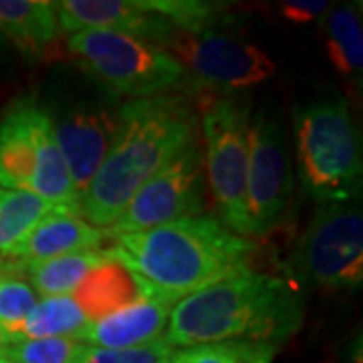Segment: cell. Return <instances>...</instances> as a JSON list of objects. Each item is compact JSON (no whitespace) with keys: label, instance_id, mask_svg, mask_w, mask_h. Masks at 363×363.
<instances>
[{"label":"cell","instance_id":"83f0119b","mask_svg":"<svg viewBox=\"0 0 363 363\" xmlns=\"http://www.w3.org/2000/svg\"><path fill=\"white\" fill-rule=\"evenodd\" d=\"M329 9L331 4L327 0H286V2H281L279 11L289 23L305 25V23L323 18Z\"/></svg>","mask_w":363,"mask_h":363},{"label":"cell","instance_id":"cb8c5ba5","mask_svg":"<svg viewBox=\"0 0 363 363\" xmlns=\"http://www.w3.org/2000/svg\"><path fill=\"white\" fill-rule=\"evenodd\" d=\"M87 343L75 337L23 339L9 343L2 357L6 363H81Z\"/></svg>","mask_w":363,"mask_h":363},{"label":"cell","instance_id":"d4e9b609","mask_svg":"<svg viewBox=\"0 0 363 363\" xmlns=\"http://www.w3.org/2000/svg\"><path fill=\"white\" fill-rule=\"evenodd\" d=\"M37 301L39 295L21 274L0 271V327L11 343L16 341L21 327Z\"/></svg>","mask_w":363,"mask_h":363},{"label":"cell","instance_id":"5b68a950","mask_svg":"<svg viewBox=\"0 0 363 363\" xmlns=\"http://www.w3.org/2000/svg\"><path fill=\"white\" fill-rule=\"evenodd\" d=\"M67 51L113 99H147L192 85L172 52L128 33L79 30L69 35Z\"/></svg>","mask_w":363,"mask_h":363},{"label":"cell","instance_id":"ba28073f","mask_svg":"<svg viewBox=\"0 0 363 363\" xmlns=\"http://www.w3.org/2000/svg\"><path fill=\"white\" fill-rule=\"evenodd\" d=\"M164 49L180 61L192 85L210 95H236L277 73L274 61L260 47L216 28L204 33L174 28Z\"/></svg>","mask_w":363,"mask_h":363},{"label":"cell","instance_id":"ac0fdd59","mask_svg":"<svg viewBox=\"0 0 363 363\" xmlns=\"http://www.w3.org/2000/svg\"><path fill=\"white\" fill-rule=\"evenodd\" d=\"M35 169L37 154L25 99L16 101L0 119V188L30 192Z\"/></svg>","mask_w":363,"mask_h":363},{"label":"cell","instance_id":"f1b7e54d","mask_svg":"<svg viewBox=\"0 0 363 363\" xmlns=\"http://www.w3.org/2000/svg\"><path fill=\"white\" fill-rule=\"evenodd\" d=\"M9 337H6V333L2 331V327H0V357H2V353H4V350L9 347Z\"/></svg>","mask_w":363,"mask_h":363},{"label":"cell","instance_id":"44dd1931","mask_svg":"<svg viewBox=\"0 0 363 363\" xmlns=\"http://www.w3.org/2000/svg\"><path fill=\"white\" fill-rule=\"evenodd\" d=\"M55 206L28 190L0 188V257L6 260L13 250Z\"/></svg>","mask_w":363,"mask_h":363},{"label":"cell","instance_id":"52a82bcc","mask_svg":"<svg viewBox=\"0 0 363 363\" xmlns=\"http://www.w3.org/2000/svg\"><path fill=\"white\" fill-rule=\"evenodd\" d=\"M293 274L319 291H357L363 283V210L359 200L321 202L293 252Z\"/></svg>","mask_w":363,"mask_h":363},{"label":"cell","instance_id":"9c48e42d","mask_svg":"<svg viewBox=\"0 0 363 363\" xmlns=\"http://www.w3.org/2000/svg\"><path fill=\"white\" fill-rule=\"evenodd\" d=\"M206 188L204 157L198 135L133 194L119 218L107 228V234L113 238L204 214Z\"/></svg>","mask_w":363,"mask_h":363},{"label":"cell","instance_id":"8fae6325","mask_svg":"<svg viewBox=\"0 0 363 363\" xmlns=\"http://www.w3.org/2000/svg\"><path fill=\"white\" fill-rule=\"evenodd\" d=\"M49 109V107H47ZM52 133L63 154L77 194L89 186L116 140L119 130V107L107 101L85 99L65 111L49 109Z\"/></svg>","mask_w":363,"mask_h":363},{"label":"cell","instance_id":"e0dca14e","mask_svg":"<svg viewBox=\"0 0 363 363\" xmlns=\"http://www.w3.org/2000/svg\"><path fill=\"white\" fill-rule=\"evenodd\" d=\"M0 33L26 55H40L59 39L57 2L0 0Z\"/></svg>","mask_w":363,"mask_h":363},{"label":"cell","instance_id":"7402d4cb","mask_svg":"<svg viewBox=\"0 0 363 363\" xmlns=\"http://www.w3.org/2000/svg\"><path fill=\"white\" fill-rule=\"evenodd\" d=\"M87 323H89V319L79 307L73 295L39 297L37 305L28 313V317L21 327L16 341L47 337L79 339Z\"/></svg>","mask_w":363,"mask_h":363},{"label":"cell","instance_id":"f546056e","mask_svg":"<svg viewBox=\"0 0 363 363\" xmlns=\"http://www.w3.org/2000/svg\"><path fill=\"white\" fill-rule=\"evenodd\" d=\"M0 363H6V362H4V357H0Z\"/></svg>","mask_w":363,"mask_h":363},{"label":"cell","instance_id":"d6986e66","mask_svg":"<svg viewBox=\"0 0 363 363\" xmlns=\"http://www.w3.org/2000/svg\"><path fill=\"white\" fill-rule=\"evenodd\" d=\"M321 25L327 40V52L335 71L359 89L363 73L362 4L350 2L329 9L321 18Z\"/></svg>","mask_w":363,"mask_h":363},{"label":"cell","instance_id":"9a60e30c","mask_svg":"<svg viewBox=\"0 0 363 363\" xmlns=\"http://www.w3.org/2000/svg\"><path fill=\"white\" fill-rule=\"evenodd\" d=\"M156 295L162 293L152 289L138 272L131 271L125 262L109 252V248H105L104 260L91 269L73 293V298L87 315V319L95 321Z\"/></svg>","mask_w":363,"mask_h":363},{"label":"cell","instance_id":"6da1fadb","mask_svg":"<svg viewBox=\"0 0 363 363\" xmlns=\"http://www.w3.org/2000/svg\"><path fill=\"white\" fill-rule=\"evenodd\" d=\"M198 135V105L186 95L168 93L119 105L116 140L79 196V216L107 230L143 184Z\"/></svg>","mask_w":363,"mask_h":363},{"label":"cell","instance_id":"30bf717a","mask_svg":"<svg viewBox=\"0 0 363 363\" xmlns=\"http://www.w3.org/2000/svg\"><path fill=\"white\" fill-rule=\"evenodd\" d=\"M295 184L291 145L283 123L262 109L250 119L247 208L250 240L262 238L283 222Z\"/></svg>","mask_w":363,"mask_h":363},{"label":"cell","instance_id":"7a4b0ae2","mask_svg":"<svg viewBox=\"0 0 363 363\" xmlns=\"http://www.w3.org/2000/svg\"><path fill=\"white\" fill-rule=\"evenodd\" d=\"M305 319V298L289 281L248 267L182 297L164 337L176 350L252 341L279 347Z\"/></svg>","mask_w":363,"mask_h":363},{"label":"cell","instance_id":"3957f363","mask_svg":"<svg viewBox=\"0 0 363 363\" xmlns=\"http://www.w3.org/2000/svg\"><path fill=\"white\" fill-rule=\"evenodd\" d=\"M109 252L157 293L178 298L248 269L257 242L233 233L214 214H198L150 230L113 236Z\"/></svg>","mask_w":363,"mask_h":363},{"label":"cell","instance_id":"ffe728a7","mask_svg":"<svg viewBox=\"0 0 363 363\" xmlns=\"http://www.w3.org/2000/svg\"><path fill=\"white\" fill-rule=\"evenodd\" d=\"M105 257L104 250L91 252H75L65 257H55L40 262H25V264H4L0 271L21 274L28 285L35 289L39 297H59L73 295L83 279L95 269Z\"/></svg>","mask_w":363,"mask_h":363},{"label":"cell","instance_id":"4316f807","mask_svg":"<svg viewBox=\"0 0 363 363\" xmlns=\"http://www.w3.org/2000/svg\"><path fill=\"white\" fill-rule=\"evenodd\" d=\"M176 351L178 350L169 345L166 337L123 350H101L87 345L81 363H172Z\"/></svg>","mask_w":363,"mask_h":363},{"label":"cell","instance_id":"2e32d148","mask_svg":"<svg viewBox=\"0 0 363 363\" xmlns=\"http://www.w3.org/2000/svg\"><path fill=\"white\" fill-rule=\"evenodd\" d=\"M28 123L37 154V169L30 192L59 210L79 214V194L59 150V143L55 140L49 109L28 99Z\"/></svg>","mask_w":363,"mask_h":363},{"label":"cell","instance_id":"484cf974","mask_svg":"<svg viewBox=\"0 0 363 363\" xmlns=\"http://www.w3.org/2000/svg\"><path fill=\"white\" fill-rule=\"evenodd\" d=\"M143 4L186 33H204L214 28L222 13L220 6L200 0H143Z\"/></svg>","mask_w":363,"mask_h":363},{"label":"cell","instance_id":"7c38bea8","mask_svg":"<svg viewBox=\"0 0 363 363\" xmlns=\"http://www.w3.org/2000/svg\"><path fill=\"white\" fill-rule=\"evenodd\" d=\"M61 33L79 30H119L154 45L164 43L176 26L145 9L143 0H61L57 2Z\"/></svg>","mask_w":363,"mask_h":363},{"label":"cell","instance_id":"277c9868","mask_svg":"<svg viewBox=\"0 0 363 363\" xmlns=\"http://www.w3.org/2000/svg\"><path fill=\"white\" fill-rule=\"evenodd\" d=\"M295 157L301 184L317 204L359 200L362 133L345 99H321L297 109Z\"/></svg>","mask_w":363,"mask_h":363},{"label":"cell","instance_id":"5bb4252c","mask_svg":"<svg viewBox=\"0 0 363 363\" xmlns=\"http://www.w3.org/2000/svg\"><path fill=\"white\" fill-rule=\"evenodd\" d=\"M109 234L104 228H97L85 222L79 214L69 210L55 208L49 216L33 228V233L14 248L13 255L2 264H25L40 260L65 257L75 252L104 250Z\"/></svg>","mask_w":363,"mask_h":363},{"label":"cell","instance_id":"603a6c76","mask_svg":"<svg viewBox=\"0 0 363 363\" xmlns=\"http://www.w3.org/2000/svg\"><path fill=\"white\" fill-rule=\"evenodd\" d=\"M277 347L252 341H224L176 351L172 363H272Z\"/></svg>","mask_w":363,"mask_h":363},{"label":"cell","instance_id":"8992f818","mask_svg":"<svg viewBox=\"0 0 363 363\" xmlns=\"http://www.w3.org/2000/svg\"><path fill=\"white\" fill-rule=\"evenodd\" d=\"M196 105L206 186L218 218L233 233L250 238L247 208L250 101L240 95H208Z\"/></svg>","mask_w":363,"mask_h":363},{"label":"cell","instance_id":"4fadbf2b","mask_svg":"<svg viewBox=\"0 0 363 363\" xmlns=\"http://www.w3.org/2000/svg\"><path fill=\"white\" fill-rule=\"evenodd\" d=\"M178 298L156 295L143 298L121 311L89 321L79 339L91 347L123 350L138 347L154 339L164 337L169 321V313Z\"/></svg>","mask_w":363,"mask_h":363}]
</instances>
